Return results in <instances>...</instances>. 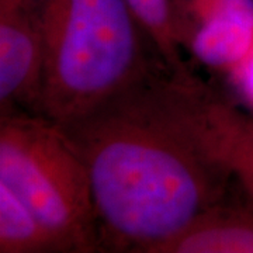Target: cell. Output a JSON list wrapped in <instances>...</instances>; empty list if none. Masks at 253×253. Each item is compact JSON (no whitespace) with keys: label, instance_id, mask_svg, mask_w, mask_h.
Wrapping results in <instances>:
<instances>
[{"label":"cell","instance_id":"5","mask_svg":"<svg viewBox=\"0 0 253 253\" xmlns=\"http://www.w3.org/2000/svg\"><path fill=\"white\" fill-rule=\"evenodd\" d=\"M44 0H0V109L40 114Z\"/></svg>","mask_w":253,"mask_h":253},{"label":"cell","instance_id":"1","mask_svg":"<svg viewBox=\"0 0 253 253\" xmlns=\"http://www.w3.org/2000/svg\"><path fill=\"white\" fill-rule=\"evenodd\" d=\"M190 75L159 63L129 89L61 126L90 177L101 251L152 253L224 201L234 177L190 114Z\"/></svg>","mask_w":253,"mask_h":253},{"label":"cell","instance_id":"7","mask_svg":"<svg viewBox=\"0 0 253 253\" xmlns=\"http://www.w3.org/2000/svg\"><path fill=\"white\" fill-rule=\"evenodd\" d=\"M152 253H253V210L221 201L200 212Z\"/></svg>","mask_w":253,"mask_h":253},{"label":"cell","instance_id":"4","mask_svg":"<svg viewBox=\"0 0 253 253\" xmlns=\"http://www.w3.org/2000/svg\"><path fill=\"white\" fill-rule=\"evenodd\" d=\"M174 42L211 71L228 75L253 42V0H169Z\"/></svg>","mask_w":253,"mask_h":253},{"label":"cell","instance_id":"6","mask_svg":"<svg viewBox=\"0 0 253 253\" xmlns=\"http://www.w3.org/2000/svg\"><path fill=\"white\" fill-rule=\"evenodd\" d=\"M190 114L204 144L241 183L253 204V118L191 76Z\"/></svg>","mask_w":253,"mask_h":253},{"label":"cell","instance_id":"2","mask_svg":"<svg viewBox=\"0 0 253 253\" xmlns=\"http://www.w3.org/2000/svg\"><path fill=\"white\" fill-rule=\"evenodd\" d=\"M151 48L126 0H44L40 114L59 126L89 114L163 62Z\"/></svg>","mask_w":253,"mask_h":253},{"label":"cell","instance_id":"3","mask_svg":"<svg viewBox=\"0 0 253 253\" xmlns=\"http://www.w3.org/2000/svg\"><path fill=\"white\" fill-rule=\"evenodd\" d=\"M0 183L36 212L63 252L101 251L90 177L59 124L24 110L3 113Z\"/></svg>","mask_w":253,"mask_h":253},{"label":"cell","instance_id":"8","mask_svg":"<svg viewBox=\"0 0 253 253\" xmlns=\"http://www.w3.org/2000/svg\"><path fill=\"white\" fill-rule=\"evenodd\" d=\"M63 252L37 214L0 183V253Z\"/></svg>","mask_w":253,"mask_h":253},{"label":"cell","instance_id":"9","mask_svg":"<svg viewBox=\"0 0 253 253\" xmlns=\"http://www.w3.org/2000/svg\"><path fill=\"white\" fill-rule=\"evenodd\" d=\"M165 65L174 73L190 72L174 42L169 18V0H126Z\"/></svg>","mask_w":253,"mask_h":253},{"label":"cell","instance_id":"10","mask_svg":"<svg viewBox=\"0 0 253 253\" xmlns=\"http://www.w3.org/2000/svg\"><path fill=\"white\" fill-rule=\"evenodd\" d=\"M226 76L238 97L253 111V42L244 58Z\"/></svg>","mask_w":253,"mask_h":253}]
</instances>
